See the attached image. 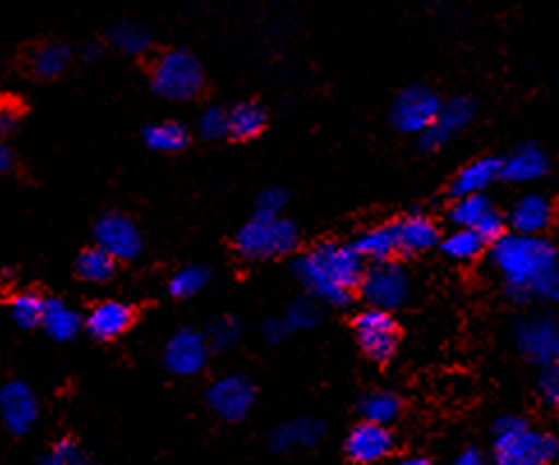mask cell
Instances as JSON below:
<instances>
[{"mask_svg": "<svg viewBox=\"0 0 559 465\" xmlns=\"http://www.w3.org/2000/svg\"><path fill=\"white\" fill-rule=\"evenodd\" d=\"M401 398L394 392L386 390H373L369 394H364L359 401V415L364 421H373V425L390 427L392 421L399 419L401 415Z\"/></svg>", "mask_w": 559, "mask_h": 465, "instance_id": "83f0119b", "label": "cell"}, {"mask_svg": "<svg viewBox=\"0 0 559 465\" xmlns=\"http://www.w3.org/2000/svg\"><path fill=\"white\" fill-rule=\"evenodd\" d=\"M359 293L371 307L394 311L407 300L411 282H407L405 270L394 261L371 263L369 267H364Z\"/></svg>", "mask_w": 559, "mask_h": 465, "instance_id": "52a82bcc", "label": "cell"}, {"mask_svg": "<svg viewBox=\"0 0 559 465\" xmlns=\"http://www.w3.org/2000/svg\"><path fill=\"white\" fill-rule=\"evenodd\" d=\"M399 465H433V463L428 461V458H421V456H407Z\"/></svg>", "mask_w": 559, "mask_h": 465, "instance_id": "bcb514c9", "label": "cell"}, {"mask_svg": "<svg viewBox=\"0 0 559 465\" xmlns=\"http://www.w3.org/2000/svg\"><path fill=\"white\" fill-rule=\"evenodd\" d=\"M72 47L68 41H45V45H37L28 56V70L37 79H58L72 65Z\"/></svg>", "mask_w": 559, "mask_h": 465, "instance_id": "603a6c76", "label": "cell"}, {"mask_svg": "<svg viewBox=\"0 0 559 465\" xmlns=\"http://www.w3.org/2000/svg\"><path fill=\"white\" fill-rule=\"evenodd\" d=\"M267 116L261 104L255 102H240L228 109V136L235 141H249L255 139L265 130Z\"/></svg>", "mask_w": 559, "mask_h": 465, "instance_id": "484cf974", "label": "cell"}, {"mask_svg": "<svg viewBox=\"0 0 559 465\" xmlns=\"http://www.w3.org/2000/svg\"><path fill=\"white\" fill-rule=\"evenodd\" d=\"M353 327H355L359 348L369 359H373V362L384 365L396 355L399 325L394 321L392 311L376 309V307L364 309L361 313H357Z\"/></svg>", "mask_w": 559, "mask_h": 465, "instance_id": "ba28073f", "label": "cell"}, {"mask_svg": "<svg viewBox=\"0 0 559 465\" xmlns=\"http://www.w3.org/2000/svg\"><path fill=\"white\" fill-rule=\"evenodd\" d=\"M143 143L153 153L174 155L180 153L189 143V130L178 120H162L147 124L143 130Z\"/></svg>", "mask_w": 559, "mask_h": 465, "instance_id": "d4e9b609", "label": "cell"}, {"mask_svg": "<svg viewBox=\"0 0 559 465\" xmlns=\"http://www.w3.org/2000/svg\"><path fill=\"white\" fill-rule=\"evenodd\" d=\"M240 321L233 315H222V319L212 321V325L205 332V339L212 353H226L240 339Z\"/></svg>", "mask_w": 559, "mask_h": 465, "instance_id": "836d02e7", "label": "cell"}, {"mask_svg": "<svg viewBox=\"0 0 559 465\" xmlns=\"http://www.w3.org/2000/svg\"><path fill=\"white\" fill-rule=\"evenodd\" d=\"M134 321L136 311L132 305L122 300H104L83 315V332L93 336L95 342L109 344L132 330Z\"/></svg>", "mask_w": 559, "mask_h": 465, "instance_id": "5bb4252c", "label": "cell"}, {"mask_svg": "<svg viewBox=\"0 0 559 465\" xmlns=\"http://www.w3.org/2000/svg\"><path fill=\"white\" fill-rule=\"evenodd\" d=\"M442 109V99L424 86H413L403 91L394 107H392V122L399 132L419 136L431 127Z\"/></svg>", "mask_w": 559, "mask_h": 465, "instance_id": "8fae6325", "label": "cell"}, {"mask_svg": "<svg viewBox=\"0 0 559 465\" xmlns=\"http://www.w3.org/2000/svg\"><path fill=\"white\" fill-rule=\"evenodd\" d=\"M490 261L504 279L509 300L527 305L534 298H546L559 277V253L542 236L507 233L490 245Z\"/></svg>", "mask_w": 559, "mask_h": 465, "instance_id": "6da1fadb", "label": "cell"}, {"mask_svg": "<svg viewBox=\"0 0 559 465\" xmlns=\"http://www.w3.org/2000/svg\"><path fill=\"white\" fill-rule=\"evenodd\" d=\"M454 465H490V461H488V456H486L481 450L467 448V450H463V452L459 454V458H456Z\"/></svg>", "mask_w": 559, "mask_h": 465, "instance_id": "7bdbcfd3", "label": "cell"}, {"mask_svg": "<svg viewBox=\"0 0 559 465\" xmlns=\"http://www.w3.org/2000/svg\"><path fill=\"white\" fill-rule=\"evenodd\" d=\"M197 132L207 141L228 136V109H222V107L203 109L197 118Z\"/></svg>", "mask_w": 559, "mask_h": 465, "instance_id": "8d00e7d4", "label": "cell"}, {"mask_svg": "<svg viewBox=\"0 0 559 465\" xmlns=\"http://www.w3.org/2000/svg\"><path fill=\"white\" fill-rule=\"evenodd\" d=\"M111 47L124 56H143L153 49V33L136 21H120L109 31Z\"/></svg>", "mask_w": 559, "mask_h": 465, "instance_id": "f1b7e54d", "label": "cell"}, {"mask_svg": "<svg viewBox=\"0 0 559 465\" xmlns=\"http://www.w3.org/2000/svg\"><path fill=\"white\" fill-rule=\"evenodd\" d=\"M95 245L109 257L120 261H134L143 251V236L132 217L124 213H104L93 228Z\"/></svg>", "mask_w": 559, "mask_h": 465, "instance_id": "30bf717a", "label": "cell"}, {"mask_svg": "<svg viewBox=\"0 0 559 465\" xmlns=\"http://www.w3.org/2000/svg\"><path fill=\"white\" fill-rule=\"evenodd\" d=\"M45 305L47 298H41L35 290H24L16 293L10 300V319L16 327L21 330H35L41 325V315H45Z\"/></svg>", "mask_w": 559, "mask_h": 465, "instance_id": "f546056e", "label": "cell"}, {"mask_svg": "<svg viewBox=\"0 0 559 465\" xmlns=\"http://www.w3.org/2000/svg\"><path fill=\"white\" fill-rule=\"evenodd\" d=\"M559 456V438L527 425L519 415H504L492 429L490 465H550Z\"/></svg>", "mask_w": 559, "mask_h": 465, "instance_id": "3957f363", "label": "cell"}, {"mask_svg": "<svg viewBox=\"0 0 559 465\" xmlns=\"http://www.w3.org/2000/svg\"><path fill=\"white\" fill-rule=\"evenodd\" d=\"M0 421L16 438L31 433L39 421V398L24 380H8L0 385Z\"/></svg>", "mask_w": 559, "mask_h": 465, "instance_id": "7c38bea8", "label": "cell"}, {"mask_svg": "<svg viewBox=\"0 0 559 465\" xmlns=\"http://www.w3.org/2000/svg\"><path fill=\"white\" fill-rule=\"evenodd\" d=\"M21 116H24L21 102H16L14 97H0V141L5 143L14 134Z\"/></svg>", "mask_w": 559, "mask_h": 465, "instance_id": "74e56055", "label": "cell"}, {"mask_svg": "<svg viewBox=\"0 0 559 465\" xmlns=\"http://www.w3.org/2000/svg\"><path fill=\"white\" fill-rule=\"evenodd\" d=\"M320 319H322V305L316 298H311V295H307V298H297L284 315V321L290 327V332L293 330H311L320 323Z\"/></svg>", "mask_w": 559, "mask_h": 465, "instance_id": "e575fe53", "label": "cell"}, {"mask_svg": "<svg viewBox=\"0 0 559 465\" xmlns=\"http://www.w3.org/2000/svg\"><path fill=\"white\" fill-rule=\"evenodd\" d=\"M12 166H14V153H12V147H10L8 143L0 141V176L10 174Z\"/></svg>", "mask_w": 559, "mask_h": 465, "instance_id": "ee69618b", "label": "cell"}, {"mask_svg": "<svg viewBox=\"0 0 559 465\" xmlns=\"http://www.w3.org/2000/svg\"><path fill=\"white\" fill-rule=\"evenodd\" d=\"M325 427L316 417H297L288 419L270 431L267 442L274 452H290L299 448H316Z\"/></svg>", "mask_w": 559, "mask_h": 465, "instance_id": "d6986e66", "label": "cell"}, {"mask_svg": "<svg viewBox=\"0 0 559 465\" xmlns=\"http://www.w3.org/2000/svg\"><path fill=\"white\" fill-rule=\"evenodd\" d=\"M210 284V270L205 265H185L168 279V293L178 300H189L203 293Z\"/></svg>", "mask_w": 559, "mask_h": 465, "instance_id": "d6a6232c", "label": "cell"}, {"mask_svg": "<svg viewBox=\"0 0 559 465\" xmlns=\"http://www.w3.org/2000/svg\"><path fill=\"white\" fill-rule=\"evenodd\" d=\"M548 300H555L559 302V277L555 279V284L550 286V293H548Z\"/></svg>", "mask_w": 559, "mask_h": 465, "instance_id": "7dc6e473", "label": "cell"}, {"mask_svg": "<svg viewBox=\"0 0 559 465\" xmlns=\"http://www.w3.org/2000/svg\"><path fill=\"white\" fill-rule=\"evenodd\" d=\"M74 270H76V277L83 282L106 284L109 279H114V274L118 270V261L114 257H109V253H106L102 247L93 245L79 253Z\"/></svg>", "mask_w": 559, "mask_h": 465, "instance_id": "4316f807", "label": "cell"}, {"mask_svg": "<svg viewBox=\"0 0 559 465\" xmlns=\"http://www.w3.org/2000/svg\"><path fill=\"white\" fill-rule=\"evenodd\" d=\"M150 86L168 102H187L205 86L201 60L187 49H168L150 68Z\"/></svg>", "mask_w": 559, "mask_h": 465, "instance_id": "5b68a950", "label": "cell"}, {"mask_svg": "<svg viewBox=\"0 0 559 465\" xmlns=\"http://www.w3.org/2000/svg\"><path fill=\"white\" fill-rule=\"evenodd\" d=\"M484 247H486V242L479 238V233L472 228H454L442 240L444 257H449L451 261H461V263L475 261L484 251Z\"/></svg>", "mask_w": 559, "mask_h": 465, "instance_id": "4dcf8cb0", "label": "cell"}, {"mask_svg": "<svg viewBox=\"0 0 559 465\" xmlns=\"http://www.w3.org/2000/svg\"><path fill=\"white\" fill-rule=\"evenodd\" d=\"M261 334H263V339H265L270 346H276V344H282V342L286 339V336L290 334V327L286 325L284 319H270V321H265Z\"/></svg>", "mask_w": 559, "mask_h": 465, "instance_id": "b9f144b4", "label": "cell"}, {"mask_svg": "<svg viewBox=\"0 0 559 465\" xmlns=\"http://www.w3.org/2000/svg\"><path fill=\"white\" fill-rule=\"evenodd\" d=\"M500 180V159L498 157H481L463 166L459 176L451 182L449 194L454 199L472 196V194H484L486 189Z\"/></svg>", "mask_w": 559, "mask_h": 465, "instance_id": "7402d4cb", "label": "cell"}, {"mask_svg": "<svg viewBox=\"0 0 559 465\" xmlns=\"http://www.w3.org/2000/svg\"><path fill=\"white\" fill-rule=\"evenodd\" d=\"M394 230L399 253H403V257H415V253L433 249L440 238L438 226L426 215H407L394 222Z\"/></svg>", "mask_w": 559, "mask_h": 465, "instance_id": "ffe728a7", "label": "cell"}, {"mask_svg": "<svg viewBox=\"0 0 559 465\" xmlns=\"http://www.w3.org/2000/svg\"><path fill=\"white\" fill-rule=\"evenodd\" d=\"M286 201H288V196H286L284 189H276V187L265 189V192H261L255 199V213L282 215L284 207H286Z\"/></svg>", "mask_w": 559, "mask_h": 465, "instance_id": "60d3db41", "label": "cell"}, {"mask_svg": "<svg viewBox=\"0 0 559 465\" xmlns=\"http://www.w3.org/2000/svg\"><path fill=\"white\" fill-rule=\"evenodd\" d=\"M39 465H91L74 438H60L41 456Z\"/></svg>", "mask_w": 559, "mask_h": 465, "instance_id": "d590c367", "label": "cell"}, {"mask_svg": "<svg viewBox=\"0 0 559 465\" xmlns=\"http://www.w3.org/2000/svg\"><path fill=\"white\" fill-rule=\"evenodd\" d=\"M41 330L47 332L49 339L58 344L74 342L83 332V315L60 298H47L45 315H41Z\"/></svg>", "mask_w": 559, "mask_h": 465, "instance_id": "44dd1931", "label": "cell"}, {"mask_svg": "<svg viewBox=\"0 0 559 465\" xmlns=\"http://www.w3.org/2000/svg\"><path fill=\"white\" fill-rule=\"evenodd\" d=\"M552 222V203L539 194L527 192L509 210L507 226L519 236H542Z\"/></svg>", "mask_w": 559, "mask_h": 465, "instance_id": "e0dca14e", "label": "cell"}, {"mask_svg": "<svg viewBox=\"0 0 559 465\" xmlns=\"http://www.w3.org/2000/svg\"><path fill=\"white\" fill-rule=\"evenodd\" d=\"M394 450V436L390 427L359 421L346 436V454L357 465H378Z\"/></svg>", "mask_w": 559, "mask_h": 465, "instance_id": "9a60e30c", "label": "cell"}, {"mask_svg": "<svg viewBox=\"0 0 559 465\" xmlns=\"http://www.w3.org/2000/svg\"><path fill=\"white\" fill-rule=\"evenodd\" d=\"M539 394L548 406L559 408V359L548 367H544L539 378Z\"/></svg>", "mask_w": 559, "mask_h": 465, "instance_id": "ab89813d", "label": "cell"}, {"mask_svg": "<svg viewBox=\"0 0 559 465\" xmlns=\"http://www.w3.org/2000/svg\"><path fill=\"white\" fill-rule=\"evenodd\" d=\"M210 353L212 350L203 332L182 327L164 346V367L168 373L178 378L199 375L207 365Z\"/></svg>", "mask_w": 559, "mask_h": 465, "instance_id": "4fadbf2b", "label": "cell"}, {"mask_svg": "<svg viewBox=\"0 0 559 465\" xmlns=\"http://www.w3.org/2000/svg\"><path fill=\"white\" fill-rule=\"evenodd\" d=\"M205 404L224 421L245 419L255 404V388L242 373H228L214 380L205 392Z\"/></svg>", "mask_w": 559, "mask_h": 465, "instance_id": "9c48e42d", "label": "cell"}, {"mask_svg": "<svg viewBox=\"0 0 559 465\" xmlns=\"http://www.w3.org/2000/svg\"><path fill=\"white\" fill-rule=\"evenodd\" d=\"M513 344L532 365L548 367L559 359V315L530 313L513 323Z\"/></svg>", "mask_w": 559, "mask_h": 465, "instance_id": "8992f818", "label": "cell"}, {"mask_svg": "<svg viewBox=\"0 0 559 465\" xmlns=\"http://www.w3.org/2000/svg\"><path fill=\"white\" fill-rule=\"evenodd\" d=\"M102 53H104V47L99 45V41H88V45H85V47H83V51H81V56H83V60H85V62L99 60V58H102Z\"/></svg>", "mask_w": 559, "mask_h": 465, "instance_id": "f6af8a7d", "label": "cell"}, {"mask_svg": "<svg viewBox=\"0 0 559 465\" xmlns=\"http://www.w3.org/2000/svg\"><path fill=\"white\" fill-rule=\"evenodd\" d=\"M548 168L550 164L542 147L525 143L515 147L509 157L500 159V178L515 184H527L542 180L548 174Z\"/></svg>", "mask_w": 559, "mask_h": 465, "instance_id": "ac0fdd59", "label": "cell"}, {"mask_svg": "<svg viewBox=\"0 0 559 465\" xmlns=\"http://www.w3.org/2000/svg\"><path fill=\"white\" fill-rule=\"evenodd\" d=\"M492 203L484 194H472L454 199V205L449 210V219L454 228H472L475 230L479 222L490 213Z\"/></svg>", "mask_w": 559, "mask_h": 465, "instance_id": "1f68e13d", "label": "cell"}, {"mask_svg": "<svg viewBox=\"0 0 559 465\" xmlns=\"http://www.w3.org/2000/svg\"><path fill=\"white\" fill-rule=\"evenodd\" d=\"M299 233L282 215L253 213L235 236V251L247 261L284 259L297 249Z\"/></svg>", "mask_w": 559, "mask_h": 465, "instance_id": "277c9868", "label": "cell"}, {"mask_svg": "<svg viewBox=\"0 0 559 465\" xmlns=\"http://www.w3.org/2000/svg\"><path fill=\"white\" fill-rule=\"evenodd\" d=\"M364 261L350 245L320 242L295 261V274L311 298L336 309L348 307L359 288Z\"/></svg>", "mask_w": 559, "mask_h": 465, "instance_id": "7a4b0ae2", "label": "cell"}, {"mask_svg": "<svg viewBox=\"0 0 559 465\" xmlns=\"http://www.w3.org/2000/svg\"><path fill=\"white\" fill-rule=\"evenodd\" d=\"M477 111V104L472 97H454L442 104L438 120L428 127L426 132L419 134V147L426 153L440 151V147L454 136L456 132H461L463 127L472 120Z\"/></svg>", "mask_w": 559, "mask_h": 465, "instance_id": "2e32d148", "label": "cell"}, {"mask_svg": "<svg viewBox=\"0 0 559 465\" xmlns=\"http://www.w3.org/2000/svg\"><path fill=\"white\" fill-rule=\"evenodd\" d=\"M350 247L357 251V257L361 261H369V263L392 261L399 253L394 224H382L359 233Z\"/></svg>", "mask_w": 559, "mask_h": 465, "instance_id": "cb8c5ba5", "label": "cell"}, {"mask_svg": "<svg viewBox=\"0 0 559 465\" xmlns=\"http://www.w3.org/2000/svg\"><path fill=\"white\" fill-rule=\"evenodd\" d=\"M475 230L479 233V238H481L486 245L498 242L502 236H507V233H509L507 217L500 213V210L492 207L490 213L479 222V226H477Z\"/></svg>", "mask_w": 559, "mask_h": 465, "instance_id": "f35d334b", "label": "cell"}]
</instances>
